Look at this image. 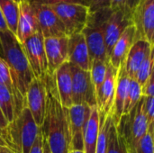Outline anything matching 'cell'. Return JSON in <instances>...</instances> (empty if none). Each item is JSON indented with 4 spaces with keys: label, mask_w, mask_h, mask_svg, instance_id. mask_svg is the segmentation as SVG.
Masks as SVG:
<instances>
[{
    "label": "cell",
    "mask_w": 154,
    "mask_h": 153,
    "mask_svg": "<svg viewBox=\"0 0 154 153\" xmlns=\"http://www.w3.org/2000/svg\"><path fill=\"white\" fill-rule=\"evenodd\" d=\"M68 62L76 65L83 70H90L91 60L89 58L88 46L82 32L69 36Z\"/></svg>",
    "instance_id": "cell-16"
},
{
    "label": "cell",
    "mask_w": 154,
    "mask_h": 153,
    "mask_svg": "<svg viewBox=\"0 0 154 153\" xmlns=\"http://www.w3.org/2000/svg\"><path fill=\"white\" fill-rule=\"evenodd\" d=\"M69 67L72 80L73 105H87L89 107L97 106V96L91 81L90 71L83 70L71 63H69Z\"/></svg>",
    "instance_id": "cell-6"
},
{
    "label": "cell",
    "mask_w": 154,
    "mask_h": 153,
    "mask_svg": "<svg viewBox=\"0 0 154 153\" xmlns=\"http://www.w3.org/2000/svg\"><path fill=\"white\" fill-rule=\"evenodd\" d=\"M135 40V29L131 24L125 30L111 50L109 62L115 69H119L124 65L126 56Z\"/></svg>",
    "instance_id": "cell-18"
},
{
    "label": "cell",
    "mask_w": 154,
    "mask_h": 153,
    "mask_svg": "<svg viewBox=\"0 0 154 153\" xmlns=\"http://www.w3.org/2000/svg\"><path fill=\"white\" fill-rule=\"evenodd\" d=\"M8 30L7 28V25L5 23V21L3 17V14L1 13V10H0V32H3V31H6Z\"/></svg>",
    "instance_id": "cell-38"
},
{
    "label": "cell",
    "mask_w": 154,
    "mask_h": 153,
    "mask_svg": "<svg viewBox=\"0 0 154 153\" xmlns=\"http://www.w3.org/2000/svg\"><path fill=\"white\" fill-rule=\"evenodd\" d=\"M0 51L7 64L15 92L25 104V94L28 87L34 79L22 44L9 30L0 32Z\"/></svg>",
    "instance_id": "cell-2"
},
{
    "label": "cell",
    "mask_w": 154,
    "mask_h": 153,
    "mask_svg": "<svg viewBox=\"0 0 154 153\" xmlns=\"http://www.w3.org/2000/svg\"><path fill=\"white\" fill-rule=\"evenodd\" d=\"M69 153H84L83 151H70Z\"/></svg>",
    "instance_id": "cell-41"
},
{
    "label": "cell",
    "mask_w": 154,
    "mask_h": 153,
    "mask_svg": "<svg viewBox=\"0 0 154 153\" xmlns=\"http://www.w3.org/2000/svg\"><path fill=\"white\" fill-rule=\"evenodd\" d=\"M43 41L47 59V74L52 76L60 65L68 61L69 37L44 38Z\"/></svg>",
    "instance_id": "cell-14"
},
{
    "label": "cell",
    "mask_w": 154,
    "mask_h": 153,
    "mask_svg": "<svg viewBox=\"0 0 154 153\" xmlns=\"http://www.w3.org/2000/svg\"><path fill=\"white\" fill-rule=\"evenodd\" d=\"M138 2L139 0H110V8L122 11L131 18L132 13Z\"/></svg>",
    "instance_id": "cell-30"
},
{
    "label": "cell",
    "mask_w": 154,
    "mask_h": 153,
    "mask_svg": "<svg viewBox=\"0 0 154 153\" xmlns=\"http://www.w3.org/2000/svg\"><path fill=\"white\" fill-rule=\"evenodd\" d=\"M106 7H110V0H91L89 11L94 12Z\"/></svg>",
    "instance_id": "cell-36"
},
{
    "label": "cell",
    "mask_w": 154,
    "mask_h": 153,
    "mask_svg": "<svg viewBox=\"0 0 154 153\" xmlns=\"http://www.w3.org/2000/svg\"><path fill=\"white\" fill-rule=\"evenodd\" d=\"M106 153H128L125 140L118 132L114 122L110 128Z\"/></svg>",
    "instance_id": "cell-28"
},
{
    "label": "cell",
    "mask_w": 154,
    "mask_h": 153,
    "mask_svg": "<svg viewBox=\"0 0 154 153\" xmlns=\"http://www.w3.org/2000/svg\"><path fill=\"white\" fill-rule=\"evenodd\" d=\"M43 38L67 36L65 27L50 5H32Z\"/></svg>",
    "instance_id": "cell-12"
},
{
    "label": "cell",
    "mask_w": 154,
    "mask_h": 153,
    "mask_svg": "<svg viewBox=\"0 0 154 153\" xmlns=\"http://www.w3.org/2000/svg\"><path fill=\"white\" fill-rule=\"evenodd\" d=\"M136 153H154L153 133L147 132L139 142Z\"/></svg>",
    "instance_id": "cell-32"
},
{
    "label": "cell",
    "mask_w": 154,
    "mask_h": 153,
    "mask_svg": "<svg viewBox=\"0 0 154 153\" xmlns=\"http://www.w3.org/2000/svg\"><path fill=\"white\" fill-rule=\"evenodd\" d=\"M21 1H23V0H21Z\"/></svg>",
    "instance_id": "cell-43"
},
{
    "label": "cell",
    "mask_w": 154,
    "mask_h": 153,
    "mask_svg": "<svg viewBox=\"0 0 154 153\" xmlns=\"http://www.w3.org/2000/svg\"><path fill=\"white\" fill-rule=\"evenodd\" d=\"M43 41L44 38L39 31L22 44L32 72L36 79H44L47 75V59Z\"/></svg>",
    "instance_id": "cell-8"
},
{
    "label": "cell",
    "mask_w": 154,
    "mask_h": 153,
    "mask_svg": "<svg viewBox=\"0 0 154 153\" xmlns=\"http://www.w3.org/2000/svg\"><path fill=\"white\" fill-rule=\"evenodd\" d=\"M56 89L60 104L63 107L69 108L72 103V80L69 63L68 61L60 65L53 74Z\"/></svg>",
    "instance_id": "cell-19"
},
{
    "label": "cell",
    "mask_w": 154,
    "mask_h": 153,
    "mask_svg": "<svg viewBox=\"0 0 154 153\" xmlns=\"http://www.w3.org/2000/svg\"><path fill=\"white\" fill-rule=\"evenodd\" d=\"M112 124L113 119L111 115H108L106 118L99 117V133L97 137L95 153H106L109 133Z\"/></svg>",
    "instance_id": "cell-25"
},
{
    "label": "cell",
    "mask_w": 154,
    "mask_h": 153,
    "mask_svg": "<svg viewBox=\"0 0 154 153\" xmlns=\"http://www.w3.org/2000/svg\"><path fill=\"white\" fill-rule=\"evenodd\" d=\"M111 12L110 7L102 8L94 12L89 11L87 23L81 32L84 35L91 61L94 60L109 61L105 43L104 23Z\"/></svg>",
    "instance_id": "cell-4"
},
{
    "label": "cell",
    "mask_w": 154,
    "mask_h": 153,
    "mask_svg": "<svg viewBox=\"0 0 154 153\" xmlns=\"http://www.w3.org/2000/svg\"><path fill=\"white\" fill-rule=\"evenodd\" d=\"M117 75L118 69H115L108 61L105 80L97 94V108L100 118H106L112 114Z\"/></svg>",
    "instance_id": "cell-10"
},
{
    "label": "cell",
    "mask_w": 154,
    "mask_h": 153,
    "mask_svg": "<svg viewBox=\"0 0 154 153\" xmlns=\"http://www.w3.org/2000/svg\"><path fill=\"white\" fill-rule=\"evenodd\" d=\"M42 142H43V135H42V129L40 128L39 133L30 150L29 153H43L42 151Z\"/></svg>",
    "instance_id": "cell-35"
},
{
    "label": "cell",
    "mask_w": 154,
    "mask_h": 153,
    "mask_svg": "<svg viewBox=\"0 0 154 153\" xmlns=\"http://www.w3.org/2000/svg\"><path fill=\"white\" fill-rule=\"evenodd\" d=\"M142 96L145 97L154 96V79L153 74L149 79L142 86Z\"/></svg>",
    "instance_id": "cell-34"
},
{
    "label": "cell",
    "mask_w": 154,
    "mask_h": 153,
    "mask_svg": "<svg viewBox=\"0 0 154 153\" xmlns=\"http://www.w3.org/2000/svg\"><path fill=\"white\" fill-rule=\"evenodd\" d=\"M143 108L148 123V131L154 130V96H143Z\"/></svg>",
    "instance_id": "cell-31"
},
{
    "label": "cell",
    "mask_w": 154,
    "mask_h": 153,
    "mask_svg": "<svg viewBox=\"0 0 154 153\" xmlns=\"http://www.w3.org/2000/svg\"><path fill=\"white\" fill-rule=\"evenodd\" d=\"M0 107L8 124H11L15 117L14 101L9 89L2 84H0Z\"/></svg>",
    "instance_id": "cell-24"
},
{
    "label": "cell",
    "mask_w": 154,
    "mask_h": 153,
    "mask_svg": "<svg viewBox=\"0 0 154 153\" xmlns=\"http://www.w3.org/2000/svg\"><path fill=\"white\" fill-rule=\"evenodd\" d=\"M39 25L33 6L26 0L19 2V16L15 36L23 44L29 37L39 32Z\"/></svg>",
    "instance_id": "cell-15"
},
{
    "label": "cell",
    "mask_w": 154,
    "mask_h": 153,
    "mask_svg": "<svg viewBox=\"0 0 154 153\" xmlns=\"http://www.w3.org/2000/svg\"><path fill=\"white\" fill-rule=\"evenodd\" d=\"M91 107L87 105H72L69 108L70 129V151H83V134Z\"/></svg>",
    "instance_id": "cell-11"
},
{
    "label": "cell",
    "mask_w": 154,
    "mask_h": 153,
    "mask_svg": "<svg viewBox=\"0 0 154 153\" xmlns=\"http://www.w3.org/2000/svg\"><path fill=\"white\" fill-rule=\"evenodd\" d=\"M130 79L131 78L127 76V74L125 70L124 65L121 66V68L118 69L114 106H113L112 114H111V117H112L113 122L116 126H117L119 124V123L123 117L124 106H125V101L128 87H129Z\"/></svg>",
    "instance_id": "cell-20"
},
{
    "label": "cell",
    "mask_w": 154,
    "mask_h": 153,
    "mask_svg": "<svg viewBox=\"0 0 154 153\" xmlns=\"http://www.w3.org/2000/svg\"><path fill=\"white\" fill-rule=\"evenodd\" d=\"M99 133V114L97 106L91 107L90 115L87 121L83 134L84 153H95Z\"/></svg>",
    "instance_id": "cell-21"
},
{
    "label": "cell",
    "mask_w": 154,
    "mask_h": 153,
    "mask_svg": "<svg viewBox=\"0 0 154 153\" xmlns=\"http://www.w3.org/2000/svg\"><path fill=\"white\" fill-rule=\"evenodd\" d=\"M15 1H17V2H20L21 0H15Z\"/></svg>",
    "instance_id": "cell-42"
},
{
    "label": "cell",
    "mask_w": 154,
    "mask_h": 153,
    "mask_svg": "<svg viewBox=\"0 0 154 153\" xmlns=\"http://www.w3.org/2000/svg\"><path fill=\"white\" fill-rule=\"evenodd\" d=\"M46 106L43 124L41 127L51 153H69L70 129L69 108L60 104L54 76L46 75Z\"/></svg>",
    "instance_id": "cell-1"
},
{
    "label": "cell",
    "mask_w": 154,
    "mask_h": 153,
    "mask_svg": "<svg viewBox=\"0 0 154 153\" xmlns=\"http://www.w3.org/2000/svg\"><path fill=\"white\" fill-rule=\"evenodd\" d=\"M142 87L135 79H130L129 87L124 106L123 115H128L142 98Z\"/></svg>",
    "instance_id": "cell-26"
},
{
    "label": "cell",
    "mask_w": 154,
    "mask_h": 153,
    "mask_svg": "<svg viewBox=\"0 0 154 153\" xmlns=\"http://www.w3.org/2000/svg\"><path fill=\"white\" fill-rule=\"evenodd\" d=\"M46 85L44 79L34 78L28 87L25 94V106L32 114L39 127L43 124L46 106Z\"/></svg>",
    "instance_id": "cell-9"
},
{
    "label": "cell",
    "mask_w": 154,
    "mask_h": 153,
    "mask_svg": "<svg viewBox=\"0 0 154 153\" xmlns=\"http://www.w3.org/2000/svg\"><path fill=\"white\" fill-rule=\"evenodd\" d=\"M153 63H154V55L153 51L151 53V55L149 56V58H147L140 66V68L138 69L134 78L139 85L142 87L148 79L153 74Z\"/></svg>",
    "instance_id": "cell-29"
},
{
    "label": "cell",
    "mask_w": 154,
    "mask_h": 153,
    "mask_svg": "<svg viewBox=\"0 0 154 153\" xmlns=\"http://www.w3.org/2000/svg\"><path fill=\"white\" fill-rule=\"evenodd\" d=\"M40 128L25 106L4 131L3 139L15 153H29Z\"/></svg>",
    "instance_id": "cell-3"
},
{
    "label": "cell",
    "mask_w": 154,
    "mask_h": 153,
    "mask_svg": "<svg viewBox=\"0 0 154 153\" xmlns=\"http://www.w3.org/2000/svg\"><path fill=\"white\" fill-rule=\"evenodd\" d=\"M8 124H9L6 121V119L5 118V116L3 115V112L1 110V107H0V130L3 132V133H4V131H5V129L7 128Z\"/></svg>",
    "instance_id": "cell-37"
},
{
    "label": "cell",
    "mask_w": 154,
    "mask_h": 153,
    "mask_svg": "<svg viewBox=\"0 0 154 153\" xmlns=\"http://www.w3.org/2000/svg\"><path fill=\"white\" fill-rule=\"evenodd\" d=\"M0 84L6 87L9 89V91L11 92V94L13 95L14 106H15V116H16L21 112V110L25 106V104L23 102H22L20 100V98L18 97V96L15 92V89L14 87L13 82H12L9 68L1 56H0Z\"/></svg>",
    "instance_id": "cell-23"
},
{
    "label": "cell",
    "mask_w": 154,
    "mask_h": 153,
    "mask_svg": "<svg viewBox=\"0 0 154 153\" xmlns=\"http://www.w3.org/2000/svg\"><path fill=\"white\" fill-rule=\"evenodd\" d=\"M32 5H52L57 4L63 3H72V4H80L83 5L90 6L91 0H26Z\"/></svg>",
    "instance_id": "cell-33"
},
{
    "label": "cell",
    "mask_w": 154,
    "mask_h": 153,
    "mask_svg": "<svg viewBox=\"0 0 154 153\" xmlns=\"http://www.w3.org/2000/svg\"><path fill=\"white\" fill-rule=\"evenodd\" d=\"M153 46L154 44L144 40H136L134 42L124 63L125 70L131 79L134 78L142 63L149 58L151 53L153 51Z\"/></svg>",
    "instance_id": "cell-17"
},
{
    "label": "cell",
    "mask_w": 154,
    "mask_h": 153,
    "mask_svg": "<svg viewBox=\"0 0 154 153\" xmlns=\"http://www.w3.org/2000/svg\"><path fill=\"white\" fill-rule=\"evenodd\" d=\"M50 6L62 22L68 37L82 32L89 14L88 6L72 3L57 4Z\"/></svg>",
    "instance_id": "cell-5"
},
{
    "label": "cell",
    "mask_w": 154,
    "mask_h": 153,
    "mask_svg": "<svg viewBox=\"0 0 154 153\" xmlns=\"http://www.w3.org/2000/svg\"><path fill=\"white\" fill-rule=\"evenodd\" d=\"M0 153H15L13 150H11L9 147H7L6 145H3L0 146Z\"/></svg>",
    "instance_id": "cell-40"
},
{
    "label": "cell",
    "mask_w": 154,
    "mask_h": 153,
    "mask_svg": "<svg viewBox=\"0 0 154 153\" xmlns=\"http://www.w3.org/2000/svg\"><path fill=\"white\" fill-rule=\"evenodd\" d=\"M42 151H43V153H51L50 148H49L48 142L44 137H43V142H42Z\"/></svg>",
    "instance_id": "cell-39"
},
{
    "label": "cell",
    "mask_w": 154,
    "mask_h": 153,
    "mask_svg": "<svg viewBox=\"0 0 154 153\" xmlns=\"http://www.w3.org/2000/svg\"><path fill=\"white\" fill-rule=\"evenodd\" d=\"M131 21L135 29V39L154 44V0H139Z\"/></svg>",
    "instance_id": "cell-7"
},
{
    "label": "cell",
    "mask_w": 154,
    "mask_h": 153,
    "mask_svg": "<svg viewBox=\"0 0 154 153\" xmlns=\"http://www.w3.org/2000/svg\"><path fill=\"white\" fill-rule=\"evenodd\" d=\"M131 24V18L127 14L119 10H112L104 23V37L108 60L115 43L117 41L125 30Z\"/></svg>",
    "instance_id": "cell-13"
},
{
    "label": "cell",
    "mask_w": 154,
    "mask_h": 153,
    "mask_svg": "<svg viewBox=\"0 0 154 153\" xmlns=\"http://www.w3.org/2000/svg\"><path fill=\"white\" fill-rule=\"evenodd\" d=\"M0 10L8 30L15 35L19 16V2L15 0H0Z\"/></svg>",
    "instance_id": "cell-22"
},
{
    "label": "cell",
    "mask_w": 154,
    "mask_h": 153,
    "mask_svg": "<svg viewBox=\"0 0 154 153\" xmlns=\"http://www.w3.org/2000/svg\"><path fill=\"white\" fill-rule=\"evenodd\" d=\"M107 62L108 61L102 60H94L91 61V68L89 71H90L91 81L93 83L96 91V96L105 80Z\"/></svg>",
    "instance_id": "cell-27"
}]
</instances>
